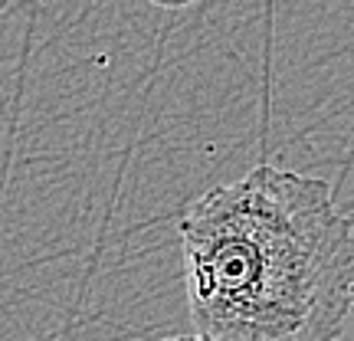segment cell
I'll return each instance as SVG.
<instances>
[{"instance_id": "cell-2", "label": "cell", "mask_w": 354, "mask_h": 341, "mask_svg": "<svg viewBox=\"0 0 354 341\" xmlns=\"http://www.w3.org/2000/svg\"><path fill=\"white\" fill-rule=\"evenodd\" d=\"M165 341H210V338H203V335H174V338H165Z\"/></svg>"}, {"instance_id": "cell-3", "label": "cell", "mask_w": 354, "mask_h": 341, "mask_svg": "<svg viewBox=\"0 0 354 341\" xmlns=\"http://www.w3.org/2000/svg\"><path fill=\"white\" fill-rule=\"evenodd\" d=\"M154 3H161V7H184L190 0H154Z\"/></svg>"}, {"instance_id": "cell-1", "label": "cell", "mask_w": 354, "mask_h": 341, "mask_svg": "<svg viewBox=\"0 0 354 341\" xmlns=\"http://www.w3.org/2000/svg\"><path fill=\"white\" fill-rule=\"evenodd\" d=\"M194 335L338 341L354 308V227L328 181L259 165L177 220Z\"/></svg>"}]
</instances>
